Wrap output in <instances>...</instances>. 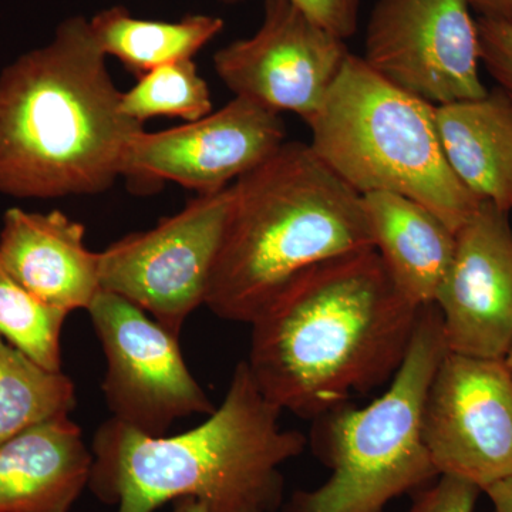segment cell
<instances>
[{
	"mask_svg": "<svg viewBox=\"0 0 512 512\" xmlns=\"http://www.w3.org/2000/svg\"><path fill=\"white\" fill-rule=\"evenodd\" d=\"M434 305L448 352L504 360L512 345L510 212L483 201L461 225Z\"/></svg>",
	"mask_w": 512,
	"mask_h": 512,
	"instance_id": "13",
	"label": "cell"
},
{
	"mask_svg": "<svg viewBox=\"0 0 512 512\" xmlns=\"http://www.w3.org/2000/svg\"><path fill=\"white\" fill-rule=\"evenodd\" d=\"M419 312L375 248L338 256L296 276L251 323L245 362L269 402L316 420L392 382Z\"/></svg>",
	"mask_w": 512,
	"mask_h": 512,
	"instance_id": "1",
	"label": "cell"
},
{
	"mask_svg": "<svg viewBox=\"0 0 512 512\" xmlns=\"http://www.w3.org/2000/svg\"><path fill=\"white\" fill-rule=\"evenodd\" d=\"M232 205V185L197 195L183 211L99 252L100 285L180 338L185 320L205 305Z\"/></svg>",
	"mask_w": 512,
	"mask_h": 512,
	"instance_id": "7",
	"label": "cell"
},
{
	"mask_svg": "<svg viewBox=\"0 0 512 512\" xmlns=\"http://www.w3.org/2000/svg\"><path fill=\"white\" fill-rule=\"evenodd\" d=\"M281 413L242 360L221 406L195 429L148 436L113 417L100 424L87 488L117 512H156L181 498L210 512H276L284 504L281 467L308 443L282 429Z\"/></svg>",
	"mask_w": 512,
	"mask_h": 512,
	"instance_id": "3",
	"label": "cell"
},
{
	"mask_svg": "<svg viewBox=\"0 0 512 512\" xmlns=\"http://www.w3.org/2000/svg\"><path fill=\"white\" fill-rule=\"evenodd\" d=\"M367 66L433 104L480 99L477 19L466 0H376L367 22Z\"/></svg>",
	"mask_w": 512,
	"mask_h": 512,
	"instance_id": "9",
	"label": "cell"
},
{
	"mask_svg": "<svg viewBox=\"0 0 512 512\" xmlns=\"http://www.w3.org/2000/svg\"><path fill=\"white\" fill-rule=\"evenodd\" d=\"M493 505V512H512V478L484 491Z\"/></svg>",
	"mask_w": 512,
	"mask_h": 512,
	"instance_id": "26",
	"label": "cell"
},
{
	"mask_svg": "<svg viewBox=\"0 0 512 512\" xmlns=\"http://www.w3.org/2000/svg\"><path fill=\"white\" fill-rule=\"evenodd\" d=\"M76 386L62 370H49L0 336V444L37 424L69 416Z\"/></svg>",
	"mask_w": 512,
	"mask_h": 512,
	"instance_id": "19",
	"label": "cell"
},
{
	"mask_svg": "<svg viewBox=\"0 0 512 512\" xmlns=\"http://www.w3.org/2000/svg\"><path fill=\"white\" fill-rule=\"evenodd\" d=\"M94 40L106 56H114L128 72L143 74L180 60H190L220 35L224 20L191 15L178 22L133 18L116 6L101 10L89 20Z\"/></svg>",
	"mask_w": 512,
	"mask_h": 512,
	"instance_id": "18",
	"label": "cell"
},
{
	"mask_svg": "<svg viewBox=\"0 0 512 512\" xmlns=\"http://www.w3.org/2000/svg\"><path fill=\"white\" fill-rule=\"evenodd\" d=\"M70 313L28 291L0 259V336L49 370H62V332Z\"/></svg>",
	"mask_w": 512,
	"mask_h": 512,
	"instance_id": "20",
	"label": "cell"
},
{
	"mask_svg": "<svg viewBox=\"0 0 512 512\" xmlns=\"http://www.w3.org/2000/svg\"><path fill=\"white\" fill-rule=\"evenodd\" d=\"M221 2L228 3V5H237V3L244 2V0H221Z\"/></svg>",
	"mask_w": 512,
	"mask_h": 512,
	"instance_id": "29",
	"label": "cell"
},
{
	"mask_svg": "<svg viewBox=\"0 0 512 512\" xmlns=\"http://www.w3.org/2000/svg\"><path fill=\"white\" fill-rule=\"evenodd\" d=\"M173 512H210L204 504L194 498H181V500L174 501Z\"/></svg>",
	"mask_w": 512,
	"mask_h": 512,
	"instance_id": "27",
	"label": "cell"
},
{
	"mask_svg": "<svg viewBox=\"0 0 512 512\" xmlns=\"http://www.w3.org/2000/svg\"><path fill=\"white\" fill-rule=\"evenodd\" d=\"M345 42L291 0H265L261 28L218 50L214 69L235 96L308 124L348 60Z\"/></svg>",
	"mask_w": 512,
	"mask_h": 512,
	"instance_id": "11",
	"label": "cell"
},
{
	"mask_svg": "<svg viewBox=\"0 0 512 512\" xmlns=\"http://www.w3.org/2000/svg\"><path fill=\"white\" fill-rule=\"evenodd\" d=\"M83 16L0 73V194L60 198L110 190L143 124L121 109Z\"/></svg>",
	"mask_w": 512,
	"mask_h": 512,
	"instance_id": "2",
	"label": "cell"
},
{
	"mask_svg": "<svg viewBox=\"0 0 512 512\" xmlns=\"http://www.w3.org/2000/svg\"><path fill=\"white\" fill-rule=\"evenodd\" d=\"M444 157L480 201L512 211V100L501 87L434 109Z\"/></svg>",
	"mask_w": 512,
	"mask_h": 512,
	"instance_id": "17",
	"label": "cell"
},
{
	"mask_svg": "<svg viewBox=\"0 0 512 512\" xmlns=\"http://www.w3.org/2000/svg\"><path fill=\"white\" fill-rule=\"evenodd\" d=\"M421 437L439 476L488 490L512 478V377L504 360L447 352L431 379Z\"/></svg>",
	"mask_w": 512,
	"mask_h": 512,
	"instance_id": "10",
	"label": "cell"
},
{
	"mask_svg": "<svg viewBox=\"0 0 512 512\" xmlns=\"http://www.w3.org/2000/svg\"><path fill=\"white\" fill-rule=\"evenodd\" d=\"M448 352L439 309L421 306L412 342L392 382L369 406L348 403L316 419L313 448L330 470L315 490H299L285 512H383L439 477L421 437L431 379Z\"/></svg>",
	"mask_w": 512,
	"mask_h": 512,
	"instance_id": "6",
	"label": "cell"
},
{
	"mask_svg": "<svg viewBox=\"0 0 512 512\" xmlns=\"http://www.w3.org/2000/svg\"><path fill=\"white\" fill-rule=\"evenodd\" d=\"M505 366H507L508 372L512 377V345L510 350H508L507 356L504 357Z\"/></svg>",
	"mask_w": 512,
	"mask_h": 512,
	"instance_id": "28",
	"label": "cell"
},
{
	"mask_svg": "<svg viewBox=\"0 0 512 512\" xmlns=\"http://www.w3.org/2000/svg\"><path fill=\"white\" fill-rule=\"evenodd\" d=\"M373 248L397 291L414 306L433 305L456 247V232L419 202L392 194L362 195Z\"/></svg>",
	"mask_w": 512,
	"mask_h": 512,
	"instance_id": "16",
	"label": "cell"
},
{
	"mask_svg": "<svg viewBox=\"0 0 512 512\" xmlns=\"http://www.w3.org/2000/svg\"><path fill=\"white\" fill-rule=\"evenodd\" d=\"M313 22L346 40L357 32L360 0H291Z\"/></svg>",
	"mask_w": 512,
	"mask_h": 512,
	"instance_id": "24",
	"label": "cell"
},
{
	"mask_svg": "<svg viewBox=\"0 0 512 512\" xmlns=\"http://www.w3.org/2000/svg\"><path fill=\"white\" fill-rule=\"evenodd\" d=\"M86 228L62 211L10 208L3 215L0 259L47 305L67 313L89 309L100 285V256L84 244Z\"/></svg>",
	"mask_w": 512,
	"mask_h": 512,
	"instance_id": "14",
	"label": "cell"
},
{
	"mask_svg": "<svg viewBox=\"0 0 512 512\" xmlns=\"http://www.w3.org/2000/svg\"><path fill=\"white\" fill-rule=\"evenodd\" d=\"M281 114L245 97L170 130L140 131L128 148L126 175L137 183L173 181L215 194L254 170L286 143Z\"/></svg>",
	"mask_w": 512,
	"mask_h": 512,
	"instance_id": "12",
	"label": "cell"
},
{
	"mask_svg": "<svg viewBox=\"0 0 512 512\" xmlns=\"http://www.w3.org/2000/svg\"><path fill=\"white\" fill-rule=\"evenodd\" d=\"M121 109L140 124L156 117L191 123L212 113L210 87L194 60H180L138 77L136 86L123 93Z\"/></svg>",
	"mask_w": 512,
	"mask_h": 512,
	"instance_id": "21",
	"label": "cell"
},
{
	"mask_svg": "<svg viewBox=\"0 0 512 512\" xmlns=\"http://www.w3.org/2000/svg\"><path fill=\"white\" fill-rule=\"evenodd\" d=\"M434 109L350 53L308 123L309 146L357 194L403 195L429 208L457 232L483 201L460 183L448 165Z\"/></svg>",
	"mask_w": 512,
	"mask_h": 512,
	"instance_id": "5",
	"label": "cell"
},
{
	"mask_svg": "<svg viewBox=\"0 0 512 512\" xmlns=\"http://www.w3.org/2000/svg\"><path fill=\"white\" fill-rule=\"evenodd\" d=\"M478 18L500 20L512 23V0H466Z\"/></svg>",
	"mask_w": 512,
	"mask_h": 512,
	"instance_id": "25",
	"label": "cell"
},
{
	"mask_svg": "<svg viewBox=\"0 0 512 512\" xmlns=\"http://www.w3.org/2000/svg\"><path fill=\"white\" fill-rule=\"evenodd\" d=\"M107 360L101 390L113 419L164 436L215 407L185 363L180 338L123 296L101 289L87 309Z\"/></svg>",
	"mask_w": 512,
	"mask_h": 512,
	"instance_id": "8",
	"label": "cell"
},
{
	"mask_svg": "<svg viewBox=\"0 0 512 512\" xmlns=\"http://www.w3.org/2000/svg\"><path fill=\"white\" fill-rule=\"evenodd\" d=\"M481 64L512 100V23L477 19Z\"/></svg>",
	"mask_w": 512,
	"mask_h": 512,
	"instance_id": "23",
	"label": "cell"
},
{
	"mask_svg": "<svg viewBox=\"0 0 512 512\" xmlns=\"http://www.w3.org/2000/svg\"><path fill=\"white\" fill-rule=\"evenodd\" d=\"M483 491L477 485L451 476H439L414 494L406 512H474Z\"/></svg>",
	"mask_w": 512,
	"mask_h": 512,
	"instance_id": "22",
	"label": "cell"
},
{
	"mask_svg": "<svg viewBox=\"0 0 512 512\" xmlns=\"http://www.w3.org/2000/svg\"><path fill=\"white\" fill-rule=\"evenodd\" d=\"M93 453L69 416L0 444V512H70L89 487Z\"/></svg>",
	"mask_w": 512,
	"mask_h": 512,
	"instance_id": "15",
	"label": "cell"
},
{
	"mask_svg": "<svg viewBox=\"0 0 512 512\" xmlns=\"http://www.w3.org/2000/svg\"><path fill=\"white\" fill-rule=\"evenodd\" d=\"M373 248L362 195L309 144L284 143L232 184V205L205 306L252 322L296 276Z\"/></svg>",
	"mask_w": 512,
	"mask_h": 512,
	"instance_id": "4",
	"label": "cell"
}]
</instances>
